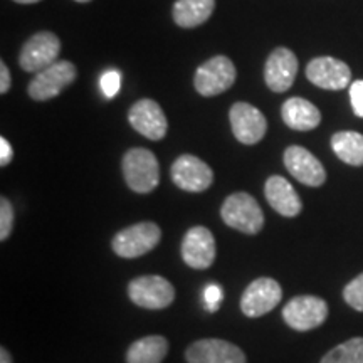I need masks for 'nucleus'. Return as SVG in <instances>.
I'll return each mask as SVG.
<instances>
[{"mask_svg": "<svg viewBox=\"0 0 363 363\" xmlns=\"http://www.w3.org/2000/svg\"><path fill=\"white\" fill-rule=\"evenodd\" d=\"M128 121L133 128L142 133L145 138L158 142L167 135L169 121L160 104L153 99H140L136 101L128 113Z\"/></svg>", "mask_w": 363, "mask_h": 363, "instance_id": "13", "label": "nucleus"}, {"mask_svg": "<svg viewBox=\"0 0 363 363\" xmlns=\"http://www.w3.org/2000/svg\"><path fill=\"white\" fill-rule=\"evenodd\" d=\"M13 207L7 199L0 201V239L6 240L12 233L13 227Z\"/></svg>", "mask_w": 363, "mask_h": 363, "instance_id": "25", "label": "nucleus"}, {"mask_svg": "<svg viewBox=\"0 0 363 363\" xmlns=\"http://www.w3.org/2000/svg\"><path fill=\"white\" fill-rule=\"evenodd\" d=\"M284 165L298 182L308 187H320L325 184L326 172L321 162L308 152L306 148L298 147H288L284 152Z\"/></svg>", "mask_w": 363, "mask_h": 363, "instance_id": "15", "label": "nucleus"}, {"mask_svg": "<svg viewBox=\"0 0 363 363\" xmlns=\"http://www.w3.org/2000/svg\"><path fill=\"white\" fill-rule=\"evenodd\" d=\"M189 363H246V355L235 345L219 338L199 340L185 352Z\"/></svg>", "mask_w": 363, "mask_h": 363, "instance_id": "16", "label": "nucleus"}, {"mask_svg": "<svg viewBox=\"0 0 363 363\" xmlns=\"http://www.w3.org/2000/svg\"><path fill=\"white\" fill-rule=\"evenodd\" d=\"M61 52V40L56 34L38 33L22 45L19 54V66L27 72H39L57 62Z\"/></svg>", "mask_w": 363, "mask_h": 363, "instance_id": "7", "label": "nucleus"}, {"mask_svg": "<svg viewBox=\"0 0 363 363\" xmlns=\"http://www.w3.org/2000/svg\"><path fill=\"white\" fill-rule=\"evenodd\" d=\"M76 2H91V0H76Z\"/></svg>", "mask_w": 363, "mask_h": 363, "instance_id": "33", "label": "nucleus"}, {"mask_svg": "<svg viewBox=\"0 0 363 363\" xmlns=\"http://www.w3.org/2000/svg\"><path fill=\"white\" fill-rule=\"evenodd\" d=\"M298 74V57L286 48H276L269 54L264 67L267 88L274 93H284L291 88Z\"/></svg>", "mask_w": 363, "mask_h": 363, "instance_id": "17", "label": "nucleus"}, {"mask_svg": "<svg viewBox=\"0 0 363 363\" xmlns=\"http://www.w3.org/2000/svg\"><path fill=\"white\" fill-rule=\"evenodd\" d=\"M343 299L353 310L363 311V272L345 286Z\"/></svg>", "mask_w": 363, "mask_h": 363, "instance_id": "24", "label": "nucleus"}, {"mask_svg": "<svg viewBox=\"0 0 363 363\" xmlns=\"http://www.w3.org/2000/svg\"><path fill=\"white\" fill-rule=\"evenodd\" d=\"M128 296L136 306L163 310L175 299V289L162 276H140L128 284Z\"/></svg>", "mask_w": 363, "mask_h": 363, "instance_id": "5", "label": "nucleus"}, {"mask_svg": "<svg viewBox=\"0 0 363 363\" xmlns=\"http://www.w3.org/2000/svg\"><path fill=\"white\" fill-rule=\"evenodd\" d=\"M306 78L318 88L340 91L350 84L352 71L347 62L323 56L310 61V65L306 66Z\"/></svg>", "mask_w": 363, "mask_h": 363, "instance_id": "14", "label": "nucleus"}, {"mask_svg": "<svg viewBox=\"0 0 363 363\" xmlns=\"http://www.w3.org/2000/svg\"><path fill=\"white\" fill-rule=\"evenodd\" d=\"M0 363H12L11 353H9L6 348H2V350H0Z\"/></svg>", "mask_w": 363, "mask_h": 363, "instance_id": "31", "label": "nucleus"}, {"mask_svg": "<svg viewBox=\"0 0 363 363\" xmlns=\"http://www.w3.org/2000/svg\"><path fill=\"white\" fill-rule=\"evenodd\" d=\"M126 185L136 194H148L158 187L160 167L157 157L147 148H131L123 157Z\"/></svg>", "mask_w": 363, "mask_h": 363, "instance_id": "1", "label": "nucleus"}, {"mask_svg": "<svg viewBox=\"0 0 363 363\" xmlns=\"http://www.w3.org/2000/svg\"><path fill=\"white\" fill-rule=\"evenodd\" d=\"M283 289L271 278L254 279L240 296V310L249 318H259L279 305Z\"/></svg>", "mask_w": 363, "mask_h": 363, "instance_id": "9", "label": "nucleus"}, {"mask_svg": "<svg viewBox=\"0 0 363 363\" xmlns=\"http://www.w3.org/2000/svg\"><path fill=\"white\" fill-rule=\"evenodd\" d=\"M283 121L291 130L311 131L321 123V113L305 98H289L281 108Z\"/></svg>", "mask_w": 363, "mask_h": 363, "instance_id": "19", "label": "nucleus"}, {"mask_svg": "<svg viewBox=\"0 0 363 363\" xmlns=\"http://www.w3.org/2000/svg\"><path fill=\"white\" fill-rule=\"evenodd\" d=\"M350 101L353 113L358 118H363V79H358L350 86Z\"/></svg>", "mask_w": 363, "mask_h": 363, "instance_id": "28", "label": "nucleus"}, {"mask_svg": "<svg viewBox=\"0 0 363 363\" xmlns=\"http://www.w3.org/2000/svg\"><path fill=\"white\" fill-rule=\"evenodd\" d=\"M99 84H101V89L103 93L106 94L108 98H113L116 96V93L120 91V86H121V76L118 71H106L104 74L101 76V79H99Z\"/></svg>", "mask_w": 363, "mask_h": 363, "instance_id": "27", "label": "nucleus"}, {"mask_svg": "<svg viewBox=\"0 0 363 363\" xmlns=\"http://www.w3.org/2000/svg\"><path fill=\"white\" fill-rule=\"evenodd\" d=\"M76 79V67L69 61H57L52 66L35 72L29 83V96L35 101H48L56 98L61 91Z\"/></svg>", "mask_w": 363, "mask_h": 363, "instance_id": "6", "label": "nucleus"}, {"mask_svg": "<svg viewBox=\"0 0 363 363\" xmlns=\"http://www.w3.org/2000/svg\"><path fill=\"white\" fill-rule=\"evenodd\" d=\"M233 133L240 143L256 145L264 138L267 130V121L256 106L249 103L233 104L229 113Z\"/></svg>", "mask_w": 363, "mask_h": 363, "instance_id": "10", "label": "nucleus"}, {"mask_svg": "<svg viewBox=\"0 0 363 363\" xmlns=\"http://www.w3.org/2000/svg\"><path fill=\"white\" fill-rule=\"evenodd\" d=\"M235 76L238 71L234 62L225 56H216L199 67L195 72L194 86L202 96H217L235 83Z\"/></svg>", "mask_w": 363, "mask_h": 363, "instance_id": "4", "label": "nucleus"}, {"mask_svg": "<svg viewBox=\"0 0 363 363\" xmlns=\"http://www.w3.org/2000/svg\"><path fill=\"white\" fill-rule=\"evenodd\" d=\"M169 353V342L162 335L136 340L126 352L128 363H162Z\"/></svg>", "mask_w": 363, "mask_h": 363, "instance_id": "21", "label": "nucleus"}, {"mask_svg": "<svg viewBox=\"0 0 363 363\" xmlns=\"http://www.w3.org/2000/svg\"><path fill=\"white\" fill-rule=\"evenodd\" d=\"M13 158V150L11 147V143L7 142V138H0V165L7 167L9 163L12 162Z\"/></svg>", "mask_w": 363, "mask_h": 363, "instance_id": "29", "label": "nucleus"}, {"mask_svg": "<svg viewBox=\"0 0 363 363\" xmlns=\"http://www.w3.org/2000/svg\"><path fill=\"white\" fill-rule=\"evenodd\" d=\"M182 259L194 269H207L216 259V239L203 225L187 230L182 240Z\"/></svg>", "mask_w": 363, "mask_h": 363, "instance_id": "12", "label": "nucleus"}, {"mask_svg": "<svg viewBox=\"0 0 363 363\" xmlns=\"http://www.w3.org/2000/svg\"><path fill=\"white\" fill-rule=\"evenodd\" d=\"M222 299H224V289L219 284L211 283L203 288V301H206V308L211 313H216L219 310Z\"/></svg>", "mask_w": 363, "mask_h": 363, "instance_id": "26", "label": "nucleus"}, {"mask_svg": "<svg viewBox=\"0 0 363 363\" xmlns=\"http://www.w3.org/2000/svg\"><path fill=\"white\" fill-rule=\"evenodd\" d=\"M264 194L269 206L283 217H296L301 212V199L291 184L281 175H272L266 180Z\"/></svg>", "mask_w": 363, "mask_h": 363, "instance_id": "18", "label": "nucleus"}, {"mask_svg": "<svg viewBox=\"0 0 363 363\" xmlns=\"http://www.w3.org/2000/svg\"><path fill=\"white\" fill-rule=\"evenodd\" d=\"M172 180L182 190L203 192L214 182V172L201 158L182 155L172 165Z\"/></svg>", "mask_w": 363, "mask_h": 363, "instance_id": "11", "label": "nucleus"}, {"mask_svg": "<svg viewBox=\"0 0 363 363\" xmlns=\"http://www.w3.org/2000/svg\"><path fill=\"white\" fill-rule=\"evenodd\" d=\"M11 89V72H9L6 62H0V93L6 94Z\"/></svg>", "mask_w": 363, "mask_h": 363, "instance_id": "30", "label": "nucleus"}, {"mask_svg": "<svg viewBox=\"0 0 363 363\" xmlns=\"http://www.w3.org/2000/svg\"><path fill=\"white\" fill-rule=\"evenodd\" d=\"M320 363H363V338H352L331 348Z\"/></svg>", "mask_w": 363, "mask_h": 363, "instance_id": "23", "label": "nucleus"}, {"mask_svg": "<svg viewBox=\"0 0 363 363\" xmlns=\"http://www.w3.org/2000/svg\"><path fill=\"white\" fill-rule=\"evenodd\" d=\"M214 9L216 0H177L172 9V16L177 26L194 29L207 22Z\"/></svg>", "mask_w": 363, "mask_h": 363, "instance_id": "20", "label": "nucleus"}, {"mask_svg": "<svg viewBox=\"0 0 363 363\" xmlns=\"http://www.w3.org/2000/svg\"><path fill=\"white\" fill-rule=\"evenodd\" d=\"M222 220L244 234H257L264 225V214L252 195L238 192L229 195L220 208Z\"/></svg>", "mask_w": 363, "mask_h": 363, "instance_id": "2", "label": "nucleus"}, {"mask_svg": "<svg viewBox=\"0 0 363 363\" xmlns=\"http://www.w3.org/2000/svg\"><path fill=\"white\" fill-rule=\"evenodd\" d=\"M283 318L289 328L296 331H308L318 328L328 318V305L318 296H296L283 310Z\"/></svg>", "mask_w": 363, "mask_h": 363, "instance_id": "8", "label": "nucleus"}, {"mask_svg": "<svg viewBox=\"0 0 363 363\" xmlns=\"http://www.w3.org/2000/svg\"><path fill=\"white\" fill-rule=\"evenodd\" d=\"M331 148L340 160L353 167L363 165V135L357 131H338L331 136Z\"/></svg>", "mask_w": 363, "mask_h": 363, "instance_id": "22", "label": "nucleus"}, {"mask_svg": "<svg viewBox=\"0 0 363 363\" xmlns=\"http://www.w3.org/2000/svg\"><path fill=\"white\" fill-rule=\"evenodd\" d=\"M162 239L160 227L153 222H140L120 230L113 239L111 247L120 257L133 259L157 247Z\"/></svg>", "mask_w": 363, "mask_h": 363, "instance_id": "3", "label": "nucleus"}, {"mask_svg": "<svg viewBox=\"0 0 363 363\" xmlns=\"http://www.w3.org/2000/svg\"><path fill=\"white\" fill-rule=\"evenodd\" d=\"M13 2H17V4H35V2H40V0H13Z\"/></svg>", "mask_w": 363, "mask_h": 363, "instance_id": "32", "label": "nucleus"}]
</instances>
